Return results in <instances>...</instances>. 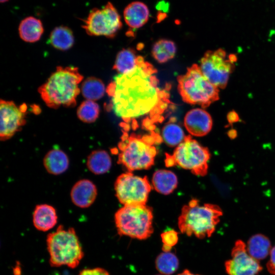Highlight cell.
Returning <instances> with one entry per match:
<instances>
[{"label":"cell","instance_id":"8","mask_svg":"<svg viewBox=\"0 0 275 275\" xmlns=\"http://www.w3.org/2000/svg\"><path fill=\"white\" fill-rule=\"evenodd\" d=\"M210 158L208 148L188 135L172 154H166L165 163L167 167L178 166L196 175L203 176L207 173Z\"/></svg>","mask_w":275,"mask_h":275},{"label":"cell","instance_id":"3","mask_svg":"<svg viewBox=\"0 0 275 275\" xmlns=\"http://www.w3.org/2000/svg\"><path fill=\"white\" fill-rule=\"evenodd\" d=\"M223 215L220 207L209 203L201 204L197 199H192L184 205L178 218V225L182 233L194 235L198 238L209 237Z\"/></svg>","mask_w":275,"mask_h":275},{"label":"cell","instance_id":"2","mask_svg":"<svg viewBox=\"0 0 275 275\" xmlns=\"http://www.w3.org/2000/svg\"><path fill=\"white\" fill-rule=\"evenodd\" d=\"M84 78L77 67L58 66L38 89L46 105L52 108L61 106L73 107L80 90L79 84Z\"/></svg>","mask_w":275,"mask_h":275},{"label":"cell","instance_id":"13","mask_svg":"<svg viewBox=\"0 0 275 275\" xmlns=\"http://www.w3.org/2000/svg\"><path fill=\"white\" fill-rule=\"evenodd\" d=\"M225 265L228 275H256L262 269L258 261L249 255L245 243L241 240L236 241L231 258Z\"/></svg>","mask_w":275,"mask_h":275},{"label":"cell","instance_id":"10","mask_svg":"<svg viewBox=\"0 0 275 275\" xmlns=\"http://www.w3.org/2000/svg\"><path fill=\"white\" fill-rule=\"evenodd\" d=\"M122 26L121 17L111 2L101 9L91 10L82 25L90 36H103L109 38H114Z\"/></svg>","mask_w":275,"mask_h":275},{"label":"cell","instance_id":"21","mask_svg":"<svg viewBox=\"0 0 275 275\" xmlns=\"http://www.w3.org/2000/svg\"><path fill=\"white\" fill-rule=\"evenodd\" d=\"M142 58L132 49H124L118 53L113 68L119 74H128L136 68Z\"/></svg>","mask_w":275,"mask_h":275},{"label":"cell","instance_id":"34","mask_svg":"<svg viewBox=\"0 0 275 275\" xmlns=\"http://www.w3.org/2000/svg\"><path fill=\"white\" fill-rule=\"evenodd\" d=\"M9 0H0V2L2 3H6L7 2H8Z\"/></svg>","mask_w":275,"mask_h":275},{"label":"cell","instance_id":"17","mask_svg":"<svg viewBox=\"0 0 275 275\" xmlns=\"http://www.w3.org/2000/svg\"><path fill=\"white\" fill-rule=\"evenodd\" d=\"M58 216L53 207L46 204L36 206L33 214V222L37 230L47 231L56 226Z\"/></svg>","mask_w":275,"mask_h":275},{"label":"cell","instance_id":"15","mask_svg":"<svg viewBox=\"0 0 275 275\" xmlns=\"http://www.w3.org/2000/svg\"><path fill=\"white\" fill-rule=\"evenodd\" d=\"M97 195L95 185L88 179H81L76 182L70 192L72 202L80 208L90 206L95 201Z\"/></svg>","mask_w":275,"mask_h":275},{"label":"cell","instance_id":"11","mask_svg":"<svg viewBox=\"0 0 275 275\" xmlns=\"http://www.w3.org/2000/svg\"><path fill=\"white\" fill-rule=\"evenodd\" d=\"M114 187L117 199L124 206L146 205L152 188L147 177L129 172L118 177Z\"/></svg>","mask_w":275,"mask_h":275},{"label":"cell","instance_id":"22","mask_svg":"<svg viewBox=\"0 0 275 275\" xmlns=\"http://www.w3.org/2000/svg\"><path fill=\"white\" fill-rule=\"evenodd\" d=\"M88 169L93 174L99 175L107 172L112 166V159L108 153L103 150L92 151L87 161Z\"/></svg>","mask_w":275,"mask_h":275},{"label":"cell","instance_id":"33","mask_svg":"<svg viewBox=\"0 0 275 275\" xmlns=\"http://www.w3.org/2000/svg\"><path fill=\"white\" fill-rule=\"evenodd\" d=\"M178 275H199V274H194L191 272H190L188 270H184L182 272L178 274Z\"/></svg>","mask_w":275,"mask_h":275},{"label":"cell","instance_id":"26","mask_svg":"<svg viewBox=\"0 0 275 275\" xmlns=\"http://www.w3.org/2000/svg\"><path fill=\"white\" fill-rule=\"evenodd\" d=\"M176 52L174 42L160 39L154 44L152 49L153 58L159 63H164L173 59Z\"/></svg>","mask_w":275,"mask_h":275},{"label":"cell","instance_id":"20","mask_svg":"<svg viewBox=\"0 0 275 275\" xmlns=\"http://www.w3.org/2000/svg\"><path fill=\"white\" fill-rule=\"evenodd\" d=\"M152 183L153 187L158 193L169 195L177 187L178 180L176 175L172 171L158 170L154 172Z\"/></svg>","mask_w":275,"mask_h":275},{"label":"cell","instance_id":"32","mask_svg":"<svg viewBox=\"0 0 275 275\" xmlns=\"http://www.w3.org/2000/svg\"><path fill=\"white\" fill-rule=\"evenodd\" d=\"M268 271L272 274L275 275V246L271 249L270 259L266 265Z\"/></svg>","mask_w":275,"mask_h":275},{"label":"cell","instance_id":"6","mask_svg":"<svg viewBox=\"0 0 275 275\" xmlns=\"http://www.w3.org/2000/svg\"><path fill=\"white\" fill-rule=\"evenodd\" d=\"M177 81L179 94L187 103L205 108L219 99L218 88L204 75L197 64L188 68Z\"/></svg>","mask_w":275,"mask_h":275},{"label":"cell","instance_id":"30","mask_svg":"<svg viewBox=\"0 0 275 275\" xmlns=\"http://www.w3.org/2000/svg\"><path fill=\"white\" fill-rule=\"evenodd\" d=\"M163 245L172 248L178 240V233L174 230H169L161 234Z\"/></svg>","mask_w":275,"mask_h":275},{"label":"cell","instance_id":"12","mask_svg":"<svg viewBox=\"0 0 275 275\" xmlns=\"http://www.w3.org/2000/svg\"><path fill=\"white\" fill-rule=\"evenodd\" d=\"M27 107L25 104L17 106L12 101L1 100V141H6L19 131L25 124Z\"/></svg>","mask_w":275,"mask_h":275},{"label":"cell","instance_id":"18","mask_svg":"<svg viewBox=\"0 0 275 275\" xmlns=\"http://www.w3.org/2000/svg\"><path fill=\"white\" fill-rule=\"evenodd\" d=\"M43 164L49 173L58 175L64 173L68 169L69 161L68 156L63 151L53 149L45 155Z\"/></svg>","mask_w":275,"mask_h":275},{"label":"cell","instance_id":"28","mask_svg":"<svg viewBox=\"0 0 275 275\" xmlns=\"http://www.w3.org/2000/svg\"><path fill=\"white\" fill-rule=\"evenodd\" d=\"M155 266L158 271L165 275L175 272L179 266V260L173 253L163 252L160 254L155 260Z\"/></svg>","mask_w":275,"mask_h":275},{"label":"cell","instance_id":"24","mask_svg":"<svg viewBox=\"0 0 275 275\" xmlns=\"http://www.w3.org/2000/svg\"><path fill=\"white\" fill-rule=\"evenodd\" d=\"M49 42L53 47L59 50H68L74 42L73 32L66 26H57L50 34Z\"/></svg>","mask_w":275,"mask_h":275},{"label":"cell","instance_id":"25","mask_svg":"<svg viewBox=\"0 0 275 275\" xmlns=\"http://www.w3.org/2000/svg\"><path fill=\"white\" fill-rule=\"evenodd\" d=\"M81 91L83 96L87 100L95 101L103 96L106 90L101 80L94 77H90L82 82Z\"/></svg>","mask_w":275,"mask_h":275},{"label":"cell","instance_id":"16","mask_svg":"<svg viewBox=\"0 0 275 275\" xmlns=\"http://www.w3.org/2000/svg\"><path fill=\"white\" fill-rule=\"evenodd\" d=\"M123 15L125 22L130 28L138 29L148 21L149 10L144 3L133 2L126 7Z\"/></svg>","mask_w":275,"mask_h":275},{"label":"cell","instance_id":"23","mask_svg":"<svg viewBox=\"0 0 275 275\" xmlns=\"http://www.w3.org/2000/svg\"><path fill=\"white\" fill-rule=\"evenodd\" d=\"M249 255L257 260L265 258L271 251V243L265 236L258 234L252 236L248 242Z\"/></svg>","mask_w":275,"mask_h":275},{"label":"cell","instance_id":"27","mask_svg":"<svg viewBox=\"0 0 275 275\" xmlns=\"http://www.w3.org/2000/svg\"><path fill=\"white\" fill-rule=\"evenodd\" d=\"M185 136L181 127L173 121L169 122L162 128L163 141L169 146L177 147L184 140Z\"/></svg>","mask_w":275,"mask_h":275},{"label":"cell","instance_id":"14","mask_svg":"<svg viewBox=\"0 0 275 275\" xmlns=\"http://www.w3.org/2000/svg\"><path fill=\"white\" fill-rule=\"evenodd\" d=\"M184 124L186 129L192 135L203 136L211 130L212 120L207 111L197 108L186 113L184 119Z\"/></svg>","mask_w":275,"mask_h":275},{"label":"cell","instance_id":"1","mask_svg":"<svg viewBox=\"0 0 275 275\" xmlns=\"http://www.w3.org/2000/svg\"><path fill=\"white\" fill-rule=\"evenodd\" d=\"M156 69L143 58L136 68L126 74H118L106 91L111 97V108L125 122L150 114L157 119L168 106L169 94L158 87Z\"/></svg>","mask_w":275,"mask_h":275},{"label":"cell","instance_id":"35","mask_svg":"<svg viewBox=\"0 0 275 275\" xmlns=\"http://www.w3.org/2000/svg\"><path fill=\"white\" fill-rule=\"evenodd\" d=\"M63 275H68V274L67 273H65Z\"/></svg>","mask_w":275,"mask_h":275},{"label":"cell","instance_id":"5","mask_svg":"<svg viewBox=\"0 0 275 275\" xmlns=\"http://www.w3.org/2000/svg\"><path fill=\"white\" fill-rule=\"evenodd\" d=\"M155 141L151 136L141 137L135 134L128 135L124 132L118 145V162L129 172L150 168L154 163L157 153L153 145Z\"/></svg>","mask_w":275,"mask_h":275},{"label":"cell","instance_id":"7","mask_svg":"<svg viewBox=\"0 0 275 275\" xmlns=\"http://www.w3.org/2000/svg\"><path fill=\"white\" fill-rule=\"evenodd\" d=\"M115 222L121 236L144 240L153 232L152 210L146 205L124 206L116 212Z\"/></svg>","mask_w":275,"mask_h":275},{"label":"cell","instance_id":"31","mask_svg":"<svg viewBox=\"0 0 275 275\" xmlns=\"http://www.w3.org/2000/svg\"><path fill=\"white\" fill-rule=\"evenodd\" d=\"M79 275H110L105 269L97 267L94 268L84 269L79 272Z\"/></svg>","mask_w":275,"mask_h":275},{"label":"cell","instance_id":"9","mask_svg":"<svg viewBox=\"0 0 275 275\" xmlns=\"http://www.w3.org/2000/svg\"><path fill=\"white\" fill-rule=\"evenodd\" d=\"M235 55L228 56L223 49L206 51L200 61L204 75L218 89L225 88L234 68Z\"/></svg>","mask_w":275,"mask_h":275},{"label":"cell","instance_id":"19","mask_svg":"<svg viewBox=\"0 0 275 275\" xmlns=\"http://www.w3.org/2000/svg\"><path fill=\"white\" fill-rule=\"evenodd\" d=\"M44 31L41 21L33 16L23 19L20 23L18 32L21 39L26 42L38 41Z\"/></svg>","mask_w":275,"mask_h":275},{"label":"cell","instance_id":"4","mask_svg":"<svg viewBox=\"0 0 275 275\" xmlns=\"http://www.w3.org/2000/svg\"><path fill=\"white\" fill-rule=\"evenodd\" d=\"M46 244L52 267L66 265L75 268L82 259L84 253L74 228L65 229L60 225L48 234Z\"/></svg>","mask_w":275,"mask_h":275},{"label":"cell","instance_id":"29","mask_svg":"<svg viewBox=\"0 0 275 275\" xmlns=\"http://www.w3.org/2000/svg\"><path fill=\"white\" fill-rule=\"evenodd\" d=\"M100 113L99 106L94 101L87 100L83 101L77 110L78 118L85 123H93L98 118Z\"/></svg>","mask_w":275,"mask_h":275}]
</instances>
